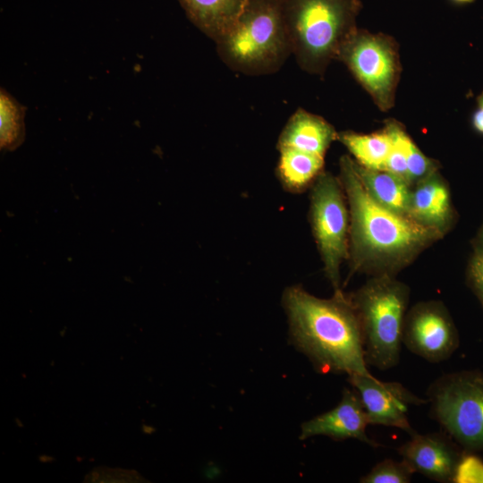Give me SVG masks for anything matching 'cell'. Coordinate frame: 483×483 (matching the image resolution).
Segmentation results:
<instances>
[{
    "instance_id": "obj_1",
    "label": "cell",
    "mask_w": 483,
    "mask_h": 483,
    "mask_svg": "<svg viewBox=\"0 0 483 483\" xmlns=\"http://www.w3.org/2000/svg\"><path fill=\"white\" fill-rule=\"evenodd\" d=\"M292 338L321 372L371 376L365 360L360 318L341 290L330 299L288 287L283 297Z\"/></svg>"
},
{
    "instance_id": "obj_2",
    "label": "cell",
    "mask_w": 483,
    "mask_h": 483,
    "mask_svg": "<svg viewBox=\"0 0 483 483\" xmlns=\"http://www.w3.org/2000/svg\"><path fill=\"white\" fill-rule=\"evenodd\" d=\"M340 181L350 208V233L355 267L369 262L406 258L435 240L437 228L392 211L368 192L348 156L340 160Z\"/></svg>"
},
{
    "instance_id": "obj_3",
    "label": "cell",
    "mask_w": 483,
    "mask_h": 483,
    "mask_svg": "<svg viewBox=\"0 0 483 483\" xmlns=\"http://www.w3.org/2000/svg\"><path fill=\"white\" fill-rule=\"evenodd\" d=\"M292 55L301 70L322 76L357 30L360 0H282Z\"/></svg>"
},
{
    "instance_id": "obj_4",
    "label": "cell",
    "mask_w": 483,
    "mask_h": 483,
    "mask_svg": "<svg viewBox=\"0 0 483 483\" xmlns=\"http://www.w3.org/2000/svg\"><path fill=\"white\" fill-rule=\"evenodd\" d=\"M216 45L234 72L252 76L277 72L292 55L282 0H249Z\"/></svg>"
},
{
    "instance_id": "obj_5",
    "label": "cell",
    "mask_w": 483,
    "mask_h": 483,
    "mask_svg": "<svg viewBox=\"0 0 483 483\" xmlns=\"http://www.w3.org/2000/svg\"><path fill=\"white\" fill-rule=\"evenodd\" d=\"M358 312L368 365L380 370L400 360L408 290L387 276L369 282L352 298Z\"/></svg>"
},
{
    "instance_id": "obj_6",
    "label": "cell",
    "mask_w": 483,
    "mask_h": 483,
    "mask_svg": "<svg viewBox=\"0 0 483 483\" xmlns=\"http://www.w3.org/2000/svg\"><path fill=\"white\" fill-rule=\"evenodd\" d=\"M430 414L465 452L483 451V372L445 373L427 390Z\"/></svg>"
},
{
    "instance_id": "obj_7",
    "label": "cell",
    "mask_w": 483,
    "mask_h": 483,
    "mask_svg": "<svg viewBox=\"0 0 483 483\" xmlns=\"http://www.w3.org/2000/svg\"><path fill=\"white\" fill-rule=\"evenodd\" d=\"M342 61L383 112L394 106L402 65L399 46L387 34L358 29L342 47Z\"/></svg>"
},
{
    "instance_id": "obj_8",
    "label": "cell",
    "mask_w": 483,
    "mask_h": 483,
    "mask_svg": "<svg viewBox=\"0 0 483 483\" xmlns=\"http://www.w3.org/2000/svg\"><path fill=\"white\" fill-rule=\"evenodd\" d=\"M340 179L321 172L312 183L310 223L327 278L339 291L340 267L348 258L349 214Z\"/></svg>"
},
{
    "instance_id": "obj_9",
    "label": "cell",
    "mask_w": 483,
    "mask_h": 483,
    "mask_svg": "<svg viewBox=\"0 0 483 483\" xmlns=\"http://www.w3.org/2000/svg\"><path fill=\"white\" fill-rule=\"evenodd\" d=\"M402 344L431 363L449 359L460 345L454 324L441 303L424 302L405 316Z\"/></svg>"
},
{
    "instance_id": "obj_10",
    "label": "cell",
    "mask_w": 483,
    "mask_h": 483,
    "mask_svg": "<svg viewBox=\"0 0 483 483\" xmlns=\"http://www.w3.org/2000/svg\"><path fill=\"white\" fill-rule=\"evenodd\" d=\"M348 381L361 400L369 425L397 428L410 436L416 433L408 419L409 407L427 403V400L398 382L380 381L372 375L352 374Z\"/></svg>"
},
{
    "instance_id": "obj_11",
    "label": "cell",
    "mask_w": 483,
    "mask_h": 483,
    "mask_svg": "<svg viewBox=\"0 0 483 483\" xmlns=\"http://www.w3.org/2000/svg\"><path fill=\"white\" fill-rule=\"evenodd\" d=\"M398 453L413 470L432 480L453 482L463 455L461 447L445 432L418 434L398 448Z\"/></svg>"
},
{
    "instance_id": "obj_12",
    "label": "cell",
    "mask_w": 483,
    "mask_h": 483,
    "mask_svg": "<svg viewBox=\"0 0 483 483\" xmlns=\"http://www.w3.org/2000/svg\"><path fill=\"white\" fill-rule=\"evenodd\" d=\"M369 425L367 413L356 391L345 388L340 402L332 410L301 425V439L326 436L335 440L358 439L372 447L379 444L367 433Z\"/></svg>"
},
{
    "instance_id": "obj_13",
    "label": "cell",
    "mask_w": 483,
    "mask_h": 483,
    "mask_svg": "<svg viewBox=\"0 0 483 483\" xmlns=\"http://www.w3.org/2000/svg\"><path fill=\"white\" fill-rule=\"evenodd\" d=\"M337 135L323 117L299 108L285 123L276 148H292L324 157Z\"/></svg>"
},
{
    "instance_id": "obj_14",
    "label": "cell",
    "mask_w": 483,
    "mask_h": 483,
    "mask_svg": "<svg viewBox=\"0 0 483 483\" xmlns=\"http://www.w3.org/2000/svg\"><path fill=\"white\" fill-rule=\"evenodd\" d=\"M190 21L215 42L234 23L249 0H178Z\"/></svg>"
},
{
    "instance_id": "obj_15",
    "label": "cell",
    "mask_w": 483,
    "mask_h": 483,
    "mask_svg": "<svg viewBox=\"0 0 483 483\" xmlns=\"http://www.w3.org/2000/svg\"><path fill=\"white\" fill-rule=\"evenodd\" d=\"M450 215V196L435 173L419 182L411 193V216L420 224L439 228Z\"/></svg>"
},
{
    "instance_id": "obj_16",
    "label": "cell",
    "mask_w": 483,
    "mask_h": 483,
    "mask_svg": "<svg viewBox=\"0 0 483 483\" xmlns=\"http://www.w3.org/2000/svg\"><path fill=\"white\" fill-rule=\"evenodd\" d=\"M355 168L368 192L377 203L411 216V193L405 180L387 171L364 168L356 162Z\"/></svg>"
},
{
    "instance_id": "obj_17",
    "label": "cell",
    "mask_w": 483,
    "mask_h": 483,
    "mask_svg": "<svg viewBox=\"0 0 483 483\" xmlns=\"http://www.w3.org/2000/svg\"><path fill=\"white\" fill-rule=\"evenodd\" d=\"M276 173L283 187L299 193L312 184L324 165V157L292 148H279Z\"/></svg>"
},
{
    "instance_id": "obj_18",
    "label": "cell",
    "mask_w": 483,
    "mask_h": 483,
    "mask_svg": "<svg viewBox=\"0 0 483 483\" xmlns=\"http://www.w3.org/2000/svg\"><path fill=\"white\" fill-rule=\"evenodd\" d=\"M337 140L346 147L360 166L385 171L392 148L391 138L385 128L381 131L369 134L342 131L338 132Z\"/></svg>"
},
{
    "instance_id": "obj_19",
    "label": "cell",
    "mask_w": 483,
    "mask_h": 483,
    "mask_svg": "<svg viewBox=\"0 0 483 483\" xmlns=\"http://www.w3.org/2000/svg\"><path fill=\"white\" fill-rule=\"evenodd\" d=\"M25 108L4 89H0V148L14 150L24 140Z\"/></svg>"
},
{
    "instance_id": "obj_20",
    "label": "cell",
    "mask_w": 483,
    "mask_h": 483,
    "mask_svg": "<svg viewBox=\"0 0 483 483\" xmlns=\"http://www.w3.org/2000/svg\"><path fill=\"white\" fill-rule=\"evenodd\" d=\"M413 470L404 462H396L385 459L376 464L371 470L363 476L362 483H409L411 480Z\"/></svg>"
},
{
    "instance_id": "obj_21",
    "label": "cell",
    "mask_w": 483,
    "mask_h": 483,
    "mask_svg": "<svg viewBox=\"0 0 483 483\" xmlns=\"http://www.w3.org/2000/svg\"><path fill=\"white\" fill-rule=\"evenodd\" d=\"M406 156L409 183L420 182L435 173V162L427 157L411 138L407 140Z\"/></svg>"
},
{
    "instance_id": "obj_22",
    "label": "cell",
    "mask_w": 483,
    "mask_h": 483,
    "mask_svg": "<svg viewBox=\"0 0 483 483\" xmlns=\"http://www.w3.org/2000/svg\"><path fill=\"white\" fill-rule=\"evenodd\" d=\"M453 482L483 483V462L472 453L464 452L457 466Z\"/></svg>"
},
{
    "instance_id": "obj_23",
    "label": "cell",
    "mask_w": 483,
    "mask_h": 483,
    "mask_svg": "<svg viewBox=\"0 0 483 483\" xmlns=\"http://www.w3.org/2000/svg\"><path fill=\"white\" fill-rule=\"evenodd\" d=\"M86 478H89L90 482H140L142 478L139 473L132 470L121 469H96L90 472Z\"/></svg>"
},
{
    "instance_id": "obj_24",
    "label": "cell",
    "mask_w": 483,
    "mask_h": 483,
    "mask_svg": "<svg viewBox=\"0 0 483 483\" xmlns=\"http://www.w3.org/2000/svg\"><path fill=\"white\" fill-rule=\"evenodd\" d=\"M470 280L472 289L483 306V255H477L470 269Z\"/></svg>"
},
{
    "instance_id": "obj_25",
    "label": "cell",
    "mask_w": 483,
    "mask_h": 483,
    "mask_svg": "<svg viewBox=\"0 0 483 483\" xmlns=\"http://www.w3.org/2000/svg\"><path fill=\"white\" fill-rule=\"evenodd\" d=\"M472 125L474 129L483 134V109L478 107L472 114Z\"/></svg>"
},
{
    "instance_id": "obj_26",
    "label": "cell",
    "mask_w": 483,
    "mask_h": 483,
    "mask_svg": "<svg viewBox=\"0 0 483 483\" xmlns=\"http://www.w3.org/2000/svg\"><path fill=\"white\" fill-rule=\"evenodd\" d=\"M478 107L483 109V92L478 97Z\"/></svg>"
},
{
    "instance_id": "obj_27",
    "label": "cell",
    "mask_w": 483,
    "mask_h": 483,
    "mask_svg": "<svg viewBox=\"0 0 483 483\" xmlns=\"http://www.w3.org/2000/svg\"><path fill=\"white\" fill-rule=\"evenodd\" d=\"M456 4H470L472 3L475 0H452Z\"/></svg>"
}]
</instances>
